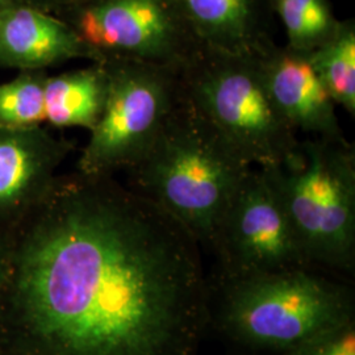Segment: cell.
<instances>
[{
	"instance_id": "1",
	"label": "cell",
	"mask_w": 355,
	"mask_h": 355,
	"mask_svg": "<svg viewBox=\"0 0 355 355\" xmlns=\"http://www.w3.org/2000/svg\"><path fill=\"white\" fill-rule=\"evenodd\" d=\"M0 355H196L202 246L110 175L60 174L7 234Z\"/></svg>"
},
{
	"instance_id": "2",
	"label": "cell",
	"mask_w": 355,
	"mask_h": 355,
	"mask_svg": "<svg viewBox=\"0 0 355 355\" xmlns=\"http://www.w3.org/2000/svg\"><path fill=\"white\" fill-rule=\"evenodd\" d=\"M253 168L183 95L149 150L125 173L128 187L173 216L208 249Z\"/></svg>"
},
{
	"instance_id": "3",
	"label": "cell",
	"mask_w": 355,
	"mask_h": 355,
	"mask_svg": "<svg viewBox=\"0 0 355 355\" xmlns=\"http://www.w3.org/2000/svg\"><path fill=\"white\" fill-rule=\"evenodd\" d=\"M355 318L354 293L315 267L216 279L209 327L253 350L282 354Z\"/></svg>"
},
{
	"instance_id": "4",
	"label": "cell",
	"mask_w": 355,
	"mask_h": 355,
	"mask_svg": "<svg viewBox=\"0 0 355 355\" xmlns=\"http://www.w3.org/2000/svg\"><path fill=\"white\" fill-rule=\"evenodd\" d=\"M277 192L306 263L352 272L355 265V149L306 137L283 165L261 168Z\"/></svg>"
},
{
	"instance_id": "5",
	"label": "cell",
	"mask_w": 355,
	"mask_h": 355,
	"mask_svg": "<svg viewBox=\"0 0 355 355\" xmlns=\"http://www.w3.org/2000/svg\"><path fill=\"white\" fill-rule=\"evenodd\" d=\"M179 76L184 98L250 165L277 167L296 152L300 140L271 99L261 54L202 48Z\"/></svg>"
},
{
	"instance_id": "6",
	"label": "cell",
	"mask_w": 355,
	"mask_h": 355,
	"mask_svg": "<svg viewBox=\"0 0 355 355\" xmlns=\"http://www.w3.org/2000/svg\"><path fill=\"white\" fill-rule=\"evenodd\" d=\"M107 95L76 171L110 175L136 165L183 96L179 73L136 61H104Z\"/></svg>"
},
{
	"instance_id": "7",
	"label": "cell",
	"mask_w": 355,
	"mask_h": 355,
	"mask_svg": "<svg viewBox=\"0 0 355 355\" xmlns=\"http://www.w3.org/2000/svg\"><path fill=\"white\" fill-rule=\"evenodd\" d=\"M57 16L96 62L136 61L180 73L203 48L175 0H79Z\"/></svg>"
},
{
	"instance_id": "8",
	"label": "cell",
	"mask_w": 355,
	"mask_h": 355,
	"mask_svg": "<svg viewBox=\"0 0 355 355\" xmlns=\"http://www.w3.org/2000/svg\"><path fill=\"white\" fill-rule=\"evenodd\" d=\"M208 250L217 262L216 279L311 267L277 192L258 167L242 183Z\"/></svg>"
},
{
	"instance_id": "9",
	"label": "cell",
	"mask_w": 355,
	"mask_h": 355,
	"mask_svg": "<svg viewBox=\"0 0 355 355\" xmlns=\"http://www.w3.org/2000/svg\"><path fill=\"white\" fill-rule=\"evenodd\" d=\"M71 150L42 125L0 127V232L7 236L45 198Z\"/></svg>"
},
{
	"instance_id": "10",
	"label": "cell",
	"mask_w": 355,
	"mask_h": 355,
	"mask_svg": "<svg viewBox=\"0 0 355 355\" xmlns=\"http://www.w3.org/2000/svg\"><path fill=\"white\" fill-rule=\"evenodd\" d=\"M271 99L296 133L309 137L343 139L336 104L304 53L275 42L261 54Z\"/></svg>"
},
{
	"instance_id": "11",
	"label": "cell",
	"mask_w": 355,
	"mask_h": 355,
	"mask_svg": "<svg viewBox=\"0 0 355 355\" xmlns=\"http://www.w3.org/2000/svg\"><path fill=\"white\" fill-rule=\"evenodd\" d=\"M73 60L96 62L94 53L61 17L26 3L0 12V67L46 71Z\"/></svg>"
},
{
	"instance_id": "12",
	"label": "cell",
	"mask_w": 355,
	"mask_h": 355,
	"mask_svg": "<svg viewBox=\"0 0 355 355\" xmlns=\"http://www.w3.org/2000/svg\"><path fill=\"white\" fill-rule=\"evenodd\" d=\"M175 3L203 48L258 55L274 44L271 0H175Z\"/></svg>"
},
{
	"instance_id": "13",
	"label": "cell",
	"mask_w": 355,
	"mask_h": 355,
	"mask_svg": "<svg viewBox=\"0 0 355 355\" xmlns=\"http://www.w3.org/2000/svg\"><path fill=\"white\" fill-rule=\"evenodd\" d=\"M103 62L49 76L45 83V123L55 128L91 130L101 119L107 95Z\"/></svg>"
},
{
	"instance_id": "14",
	"label": "cell",
	"mask_w": 355,
	"mask_h": 355,
	"mask_svg": "<svg viewBox=\"0 0 355 355\" xmlns=\"http://www.w3.org/2000/svg\"><path fill=\"white\" fill-rule=\"evenodd\" d=\"M306 55L334 104L354 116V20L341 21L333 37Z\"/></svg>"
},
{
	"instance_id": "15",
	"label": "cell",
	"mask_w": 355,
	"mask_h": 355,
	"mask_svg": "<svg viewBox=\"0 0 355 355\" xmlns=\"http://www.w3.org/2000/svg\"><path fill=\"white\" fill-rule=\"evenodd\" d=\"M272 11L286 29L287 46L308 54L327 42L341 21L329 0H271Z\"/></svg>"
},
{
	"instance_id": "16",
	"label": "cell",
	"mask_w": 355,
	"mask_h": 355,
	"mask_svg": "<svg viewBox=\"0 0 355 355\" xmlns=\"http://www.w3.org/2000/svg\"><path fill=\"white\" fill-rule=\"evenodd\" d=\"M48 74L21 71L0 83V127L28 128L45 123V83Z\"/></svg>"
},
{
	"instance_id": "17",
	"label": "cell",
	"mask_w": 355,
	"mask_h": 355,
	"mask_svg": "<svg viewBox=\"0 0 355 355\" xmlns=\"http://www.w3.org/2000/svg\"><path fill=\"white\" fill-rule=\"evenodd\" d=\"M280 355H355V318L324 330Z\"/></svg>"
},
{
	"instance_id": "18",
	"label": "cell",
	"mask_w": 355,
	"mask_h": 355,
	"mask_svg": "<svg viewBox=\"0 0 355 355\" xmlns=\"http://www.w3.org/2000/svg\"><path fill=\"white\" fill-rule=\"evenodd\" d=\"M8 278V246L7 236L0 232V300L3 297V292L6 288V283Z\"/></svg>"
},
{
	"instance_id": "19",
	"label": "cell",
	"mask_w": 355,
	"mask_h": 355,
	"mask_svg": "<svg viewBox=\"0 0 355 355\" xmlns=\"http://www.w3.org/2000/svg\"><path fill=\"white\" fill-rule=\"evenodd\" d=\"M79 0H24V3L29 4V6H33L36 8H40L42 11H46V12H51V10L53 8H62L66 10L69 8L70 6L76 4Z\"/></svg>"
},
{
	"instance_id": "20",
	"label": "cell",
	"mask_w": 355,
	"mask_h": 355,
	"mask_svg": "<svg viewBox=\"0 0 355 355\" xmlns=\"http://www.w3.org/2000/svg\"><path fill=\"white\" fill-rule=\"evenodd\" d=\"M21 3H24V0H0V12H3L11 7H15L17 4H21Z\"/></svg>"
}]
</instances>
